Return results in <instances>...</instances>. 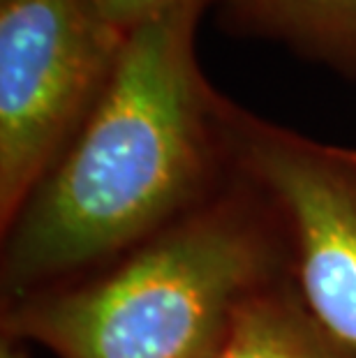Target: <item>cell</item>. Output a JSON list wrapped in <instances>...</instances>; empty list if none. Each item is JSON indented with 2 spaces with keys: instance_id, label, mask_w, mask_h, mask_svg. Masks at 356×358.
<instances>
[{
  "instance_id": "cell-1",
  "label": "cell",
  "mask_w": 356,
  "mask_h": 358,
  "mask_svg": "<svg viewBox=\"0 0 356 358\" xmlns=\"http://www.w3.org/2000/svg\"><path fill=\"white\" fill-rule=\"evenodd\" d=\"M187 0L127 33L70 146L5 229L0 303L88 275L227 187L236 102L206 79Z\"/></svg>"
},
{
  "instance_id": "cell-2",
  "label": "cell",
  "mask_w": 356,
  "mask_h": 358,
  "mask_svg": "<svg viewBox=\"0 0 356 358\" xmlns=\"http://www.w3.org/2000/svg\"><path fill=\"white\" fill-rule=\"evenodd\" d=\"M290 280L283 220L238 162L215 196L88 275L0 306L56 358H215L248 301Z\"/></svg>"
},
{
  "instance_id": "cell-3",
  "label": "cell",
  "mask_w": 356,
  "mask_h": 358,
  "mask_svg": "<svg viewBox=\"0 0 356 358\" xmlns=\"http://www.w3.org/2000/svg\"><path fill=\"white\" fill-rule=\"evenodd\" d=\"M125 40L93 0H0V229L70 146Z\"/></svg>"
},
{
  "instance_id": "cell-4",
  "label": "cell",
  "mask_w": 356,
  "mask_h": 358,
  "mask_svg": "<svg viewBox=\"0 0 356 358\" xmlns=\"http://www.w3.org/2000/svg\"><path fill=\"white\" fill-rule=\"evenodd\" d=\"M234 143L241 166L283 220L303 306L356 358V150L310 139L241 104Z\"/></svg>"
},
{
  "instance_id": "cell-5",
  "label": "cell",
  "mask_w": 356,
  "mask_h": 358,
  "mask_svg": "<svg viewBox=\"0 0 356 358\" xmlns=\"http://www.w3.org/2000/svg\"><path fill=\"white\" fill-rule=\"evenodd\" d=\"M227 33L280 42L356 79V0H218Z\"/></svg>"
},
{
  "instance_id": "cell-6",
  "label": "cell",
  "mask_w": 356,
  "mask_h": 358,
  "mask_svg": "<svg viewBox=\"0 0 356 358\" xmlns=\"http://www.w3.org/2000/svg\"><path fill=\"white\" fill-rule=\"evenodd\" d=\"M215 358H352L303 306L292 278L266 289L238 312Z\"/></svg>"
},
{
  "instance_id": "cell-7",
  "label": "cell",
  "mask_w": 356,
  "mask_h": 358,
  "mask_svg": "<svg viewBox=\"0 0 356 358\" xmlns=\"http://www.w3.org/2000/svg\"><path fill=\"white\" fill-rule=\"evenodd\" d=\"M183 3H187V0H93V5L102 12V17L123 33H132L134 28L146 24L148 19Z\"/></svg>"
},
{
  "instance_id": "cell-8",
  "label": "cell",
  "mask_w": 356,
  "mask_h": 358,
  "mask_svg": "<svg viewBox=\"0 0 356 358\" xmlns=\"http://www.w3.org/2000/svg\"><path fill=\"white\" fill-rule=\"evenodd\" d=\"M0 358H28L26 345L0 335Z\"/></svg>"
}]
</instances>
